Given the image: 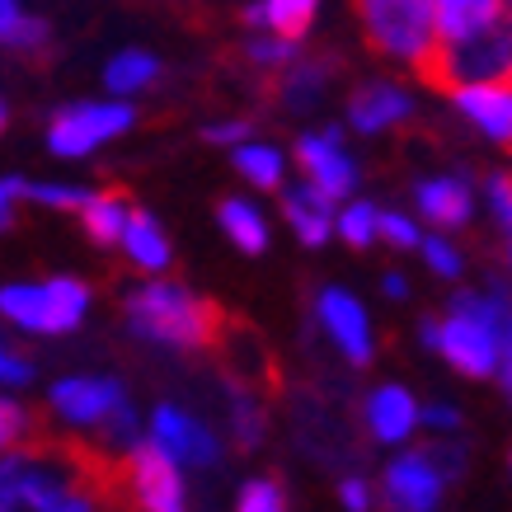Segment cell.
<instances>
[{"mask_svg": "<svg viewBox=\"0 0 512 512\" xmlns=\"http://www.w3.org/2000/svg\"><path fill=\"white\" fill-rule=\"evenodd\" d=\"M127 320L141 339L165 343V348H217L226 343V311L207 296H193L179 282H146L141 292L127 296Z\"/></svg>", "mask_w": 512, "mask_h": 512, "instance_id": "cell-1", "label": "cell"}, {"mask_svg": "<svg viewBox=\"0 0 512 512\" xmlns=\"http://www.w3.org/2000/svg\"><path fill=\"white\" fill-rule=\"evenodd\" d=\"M423 85L442 94H456L466 85H489V80H508L512 71V5H503L484 29L451 38V43H428L423 57L414 62Z\"/></svg>", "mask_w": 512, "mask_h": 512, "instance_id": "cell-2", "label": "cell"}, {"mask_svg": "<svg viewBox=\"0 0 512 512\" xmlns=\"http://www.w3.org/2000/svg\"><path fill=\"white\" fill-rule=\"evenodd\" d=\"M90 287L76 278H47V282H10L0 287V315L15 320L33 334H66L85 320Z\"/></svg>", "mask_w": 512, "mask_h": 512, "instance_id": "cell-3", "label": "cell"}, {"mask_svg": "<svg viewBox=\"0 0 512 512\" xmlns=\"http://www.w3.org/2000/svg\"><path fill=\"white\" fill-rule=\"evenodd\" d=\"M437 353L451 357V367L466 376H489L498 367V301L484 296H456L451 315L437 325Z\"/></svg>", "mask_w": 512, "mask_h": 512, "instance_id": "cell-4", "label": "cell"}, {"mask_svg": "<svg viewBox=\"0 0 512 512\" xmlns=\"http://www.w3.org/2000/svg\"><path fill=\"white\" fill-rule=\"evenodd\" d=\"M353 10L381 57L414 66L433 43V0H353Z\"/></svg>", "mask_w": 512, "mask_h": 512, "instance_id": "cell-5", "label": "cell"}, {"mask_svg": "<svg viewBox=\"0 0 512 512\" xmlns=\"http://www.w3.org/2000/svg\"><path fill=\"white\" fill-rule=\"evenodd\" d=\"M137 113L127 109V104H76V109H62L47 127V146L66 160H80L90 156L99 141L118 137L132 127Z\"/></svg>", "mask_w": 512, "mask_h": 512, "instance_id": "cell-6", "label": "cell"}, {"mask_svg": "<svg viewBox=\"0 0 512 512\" xmlns=\"http://www.w3.org/2000/svg\"><path fill=\"white\" fill-rule=\"evenodd\" d=\"M127 489L137 494L141 512H184V484L174 470V456L156 442H137L127 456Z\"/></svg>", "mask_w": 512, "mask_h": 512, "instance_id": "cell-7", "label": "cell"}, {"mask_svg": "<svg viewBox=\"0 0 512 512\" xmlns=\"http://www.w3.org/2000/svg\"><path fill=\"white\" fill-rule=\"evenodd\" d=\"M296 160H301L306 184L320 188L329 202H334V198H348V193L357 188L353 160L339 151V127H329L325 137H301V141H296Z\"/></svg>", "mask_w": 512, "mask_h": 512, "instance_id": "cell-8", "label": "cell"}, {"mask_svg": "<svg viewBox=\"0 0 512 512\" xmlns=\"http://www.w3.org/2000/svg\"><path fill=\"white\" fill-rule=\"evenodd\" d=\"M442 470L433 466L428 451H409L386 470V503L395 512H433L442 498Z\"/></svg>", "mask_w": 512, "mask_h": 512, "instance_id": "cell-9", "label": "cell"}, {"mask_svg": "<svg viewBox=\"0 0 512 512\" xmlns=\"http://www.w3.org/2000/svg\"><path fill=\"white\" fill-rule=\"evenodd\" d=\"M113 404H123V386L113 376H66L52 386V409L66 423H104Z\"/></svg>", "mask_w": 512, "mask_h": 512, "instance_id": "cell-10", "label": "cell"}, {"mask_svg": "<svg viewBox=\"0 0 512 512\" xmlns=\"http://www.w3.org/2000/svg\"><path fill=\"white\" fill-rule=\"evenodd\" d=\"M320 320H325V329L334 334V343L348 353L353 367H367V362H372V329H367V315H362V306H357L353 296L339 292V287H329V292L320 296Z\"/></svg>", "mask_w": 512, "mask_h": 512, "instance_id": "cell-11", "label": "cell"}, {"mask_svg": "<svg viewBox=\"0 0 512 512\" xmlns=\"http://www.w3.org/2000/svg\"><path fill=\"white\" fill-rule=\"evenodd\" d=\"M151 428H156V442L165 456H174V461H193V466H212L217 461V437L207 433L198 419H184L179 409H156V419H151Z\"/></svg>", "mask_w": 512, "mask_h": 512, "instance_id": "cell-12", "label": "cell"}, {"mask_svg": "<svg viewBox=\"0 0 512 512\" xmlns=\"http://www.w3.org/2000/svg\"><path fill=\"white\" fill-rule=\"evenodd\" d=\"M451 99H456V109L466 113L475 127H484L494 141L512 146V85H498V80L466 85V90H456Z\"/></svg>", "mask_w": 512, "mask_h": 512, "instance_id": "cell-13", "label": "cell"}, {"mask_svg": "<svg viewBox=\"0 0 512 512\" xmlns=\"http://www.w3.org/2000/svg\"><path fill=\"white\" fill-rule=\"evenodd\" d=\"M282 212L292 221V231L301 235V245H325L334 231V202L311 184H296L282 193Z\"/></svg>", "mask_w": 512, "mask_h": 512, "instance_id": "cell-14", "label": "cell"}, {"mask_svg": "<svg viewBox=\"0 0 512 512\" xmlns=\"http://www.w3.org/2000/svg\"><path fill=\"white\" fill-rule=\"evenodd\" d=\"M348 118H353L357 132L390 127V123H400V118H409V94L395 90L390 80H372V85L353 90V99H348Z\"/></svg>", "mask_w": 512, "mask_h": 512, "instance_id": "cell-15", "label": "cell"}, {"mask_svg": "<svg viewBox=\"0 0 512 512\" xmlns=\"http://www.w3.org/2000/svg\"><path fill=\"white\" fill-rule=\"evenodd\" d=\"M367 423H372L376 442H400V437L414 433V423H419V404L414 395L400 386H381L367 400Z\"/></svg>", "mask_w": 512, "mask_h": 512, "instance_id": "cell-16", "label": "cell"}, {"mask_svg": "<svg viewBox=\"0 0 512 512\" xmlns=\"http://www.w3.org/2000/svg\"><path fill=\"white\" fill-rule=\"evenodd\" d=\"M123 249L132 254V264H141L146 273H160V268H170V245H165V235L160 226L141 207H127V221H123Z\"/></svg>", "mask_w": 512, "mask_h": 512, "instance_id": "cell-17", "label": "cell"}, {"mask_svg": "<svg viewBox=\"0 0 512 512\" xmlns=\"http://www.w3.org/2000/svg\"><path fill=\"white\" fill-rule=\"evenodd\" d=\"M498 10H503V0H433L437 43H451V38H466V33L484 29Z\"/></svg>", "mask_w": 512, "mask_h": 512, "instance_id": "cell-18", "label": "cell"}, {"mask_svg": "<svg viewBox=\"0 0 512 512\" xmlns=\"http://www.w3.org/2000/svg\"><path fill=\"white\" fill-rule=\"evenodd\" d=\"M419 207H423V217L433 221V226H442V231L470 221V193L461 179H428L419 188Z\"/></svg>", "mask_w": 512, "mask_h": 512, "instance_id": "cell-19", "label": "cell"}, {"mask_svg": "<svg viewBox=\"0 0 512 512\" xmlns=\"http://www.w3.org/2000/svg\"><path fill=\"white\" fill-rule=\"evenodd\" d=\"M80 217H85V231H90L94 245H113L123 235V221H127V198L118 188L109 193H90L80 202Z\"/></svg>", "mask_w": 512, "mask_h": 512, "instance_id": "cell-20", "label": "cell"}, {"mask_svg": "<svg viewBox=\"0 0 512 512\" xmlns=\"http://www.w3.org/2000/svg\"><path fill=\"white\" fill-rule=\"evenodd\" d=\"M217 217H221V226H226V235H231L245 254H264V249H268V226H264V217H259L249 202L226 198L217 207Z\"/></svg>", "mask_w": 512, "mask_h": 512, "instance_id": "cell-21", "label": "cell"}, {"mask_svg": "<svg viewBox=\"0 0 512 512\" xmlns=\"http://www.w3.org/2000/svg\"><path fill=\"white\" fill-rule=\"evenodd\" d=\"M315 5H320V0H264V24L278 29V38L296 43V38H306V29L315 24Z\"/></svg>", "mask_w": 512, "mask_h": 512, "instance_id": "cell-22", "label": "cell"}, {"mask_svg": "<svg viewBox=\"0 0 512 512\" xmlns=\"http://www.w3.org/2000/svg\"><path fill=\"white\" fill-rule=\"evenodd\" d=\"M329 71H334L329 57H315V62H301V66L287 62V76L278 80L282 99H287V104H311L315 94H320V85L329 80Z\"/></svg>", "mask_w": 512, "mask_h": 512, "instance_id": "cell-23", "label": "cell"}, {"mask_svg": "<svg viewBox=\"0 0 512 512\" xmlns=\"http://www.w3.org/2000/svg\"><path fill=\"white\" fill-rule=\"evenodd\" d=\"M160 76L156 57H146V52H123V57H113L104 80H109V90L127 94V90H141V85H151Z\"/></svg>", "mask_w": 512, "mask_h": 512, "instance_id": "cell-24", "label": "cell"}, {"mask_svg": "<svg viewBox=\"0 0 512 512\" xmlns=\"http://www.w3.org/2000/svg\"><path fill=\"white\" fill-rule=\"evenodd\" d=\"M235 170L259 188H278L282 184V156L273 151V146H240V151H235Z\"/></svg>", "mask_w": 512, "mask_h": 512, "instance_id": "cell-25", "label": "cell"}, {"mask_svg": "<svg viewBox=\"0 0 512 512\" xmlns=\"http://www.w3.org/2000/svg\"><path fill=\"white\" fill-rule=\"evenodd\" d=\"M339 231H343V240H348L353 249H367V245H372V235H376V207L353 202V207L339 217Z\"/></svg>", "mask_w": 512, "mask_h": 512, "instance_id": "cell-26", "label": "cell"}, {"mask_svg": "<svg viewBox=\"0 0 512 512\" xmlns=\"http://www.w3.org/2000/svg\"><path fill=\"white\" fill-rule=\"evenodd\" d=\"M24 198L43 202V207H62V212H80V202L90 198V188H71V184H24Z\"/></svg>", "mask_w": 512, "mask_h": 512, "instance_id": "cell-27", "label": "cell"}, {"mask_svg": "<svg viewBox=\"0 0 512 512\" xmlns=\"http://www.w3.org/2000/svg\"><path fill=\"white\" fill-rule=\"evenodd\" d=\"M259 437H264V409L249 400V395H235V442L240 447H259Z\"/></svg>", "mask_w": 512, "mask_h": 512, "instance_id": "cell-28", "label": "cell"}, {"mask_svg": "<svg viewBox=\"0 0 512 512\" xmlns=\"http://www.w3.org/2000/svg\"><path fill=\"white\" fill-rule=\"evenodd\" d=\"M240 512H287L282 484L278 480H254V484H245V494H240Z\"/></svg>", "mask_w": 512, "mask_h": 512, "instance_id": "cell-29", "label": "cell"}, {"mask_svg": "<svg viewBox=\"0 0 512 512\" xmlns=\"http://www.w3.org/2000/svg\"><path fill=\"white\" fill-rule=\"evenodd\" d=\"M0 43L5 47H15V52H38V47L47 43V24L43 19H29V15H19L10 29L0 33Z\"/></svg>", "mask_w": 512, "mask_h": 512, "instance_id": "cell-30", "label": "cell"}, {"mask_svg": "<svg viewBox=\"0 0 512 512\" xmlns=\"http://www.w3.org/2000/svg\"><path fill=\"white\" fill-rule=\"evenodd\" d=\"M245 57L254 66H264V71H273V66H287L296 62V43H287V38H278V43H249Z\"/></svg>", "mask_w": 512, "mask_h": 512, "instance_id": "cell-31", "label": "cell"}, {"mask_svg": "<svg viewBox=\"0 0 512 512\" xmlns=\"http://www.w3.org/2000/svg\"><path fill=\"white\" fill-rule=\"evenodd\" d=\"M498 367H503V390L512 400V306L498 301Z\"/></svg>", "mask_w": 512, "mask_h": 512, "instance_id": "cell-32", "label": "cell"}, {"mask_svg": "<svg viewBox=\"0 0 512 512\" xmlns=\"http://www.w3.org/2000/svg\"><path fill=\"white\" fill-rule=\"evenodd\" d=\"M376 231L386 235L395 249H414V245H419V231H414V221L395 217V212H376Z\"/></svg>", "mask_w": 512, "mask_h": 512, "instance_id": "cell-33", "label": "cell"}, {"mask_svg": "<svg viewBox=\"0 0 512 512\" xmlns=\"http://www.w3.org/2000/svg\"><path fill=\"white\" fill-rule=\"evenodd\" d=\"M24 428H29V414L15 400H0V451L15 447L19 437H24Z\"/></svg>", "mask_w": 512, "mask_h": 512, "instance_id": "cell-34", "label": "cell"}, {"mask_svg": "<svg viewBox=\"0 0 512 512\" xmlns=\"http://www.w3.org/2000/svg\"><path fill=\"white\" fill-rule=\"evenodd\" d=\"M104 433H109V442H132L137 437V414H132V404H113L109 414H104Z\"/></svg>", "mask_w": 512, "mask_h": 512, "instance_id": "cell-35", "label": "cell"}, {"mask_svg": "<svg viewBox=\"0 0 512 512\" xmlns=\"http://www.w3.org/2000/svg\"><path fill=\"white\" fill-rule=\"evenodd\" d=\"M489 202H494L498 226L512 231V179L508 174H489Z\"/></svg>", "mask_w": 512, "mask_h": 512, "instance_id": "cell-36", "label": "cell"}, {"mask_svg": "<svg viewBox=\"0 0 512 512\" xmlns=\"http://www.w3.org/2000/svg\"><path fill=\"white\" fill-rule=\"evenodd\" d=\"M423 254H428V264H433V273H442V278H456L461 273V259H456V249L447 245V240H419Z\"/></svg>", "mask_w": 512, "mask_h": 512, "instance_id": "cell-37", "label": "cell"}, {"mask_svg": "<svg viewBox=\"0 0 512 512\" xmlns=\"http://www.w3.org/2000/svg\"><path fill=\"white\" fill-rule=\"evenodd\" d=\"M29 376H33L29 362H24L19 353H10V348L0 343V386H24Z\"/></svg>", "mask_w": 512, "mask_h": 512, "instance_id": "cell-38", "label": "cell"}, {"mask_svg": "<svg viewBox=\"0 0 512 512\" xmlns=\"http://www.w3.org/2000/svg\"><path fill=\"white\" fill-rule=\"evenodd\" d=\"M15 198H24V179H0V231L15 221Z\"/></svg>", "mask_w": 512, "mask_h": 512, "instance_id": "cell-39", "label": "cell"}, {"mask_svg": "<svg viewBox=\"0 0 512 512\" xmlns=\"http://www.w3.org/2000/svg\"><path fill=\"white\" fill-rule=\"evenodd\" d=\"M339 494H343V503H348V512H367V508H372V498H367V484H362V480H343Z\"/></svg>", "mask_w": 512, "mask_h": 512, "instance_id": "cell-40", "label": "cell"}, {"mask_svg": "<svg viewBox=\"0 0 512 512\" xmlns=\"http://www.w3.org/2000/svg\"><path fill=\"white\" fill-rule=\"evenodd\" d=\"M249 137V123H221V127H207V141H245Z\"/></svg>", "mask_w": 512, "mask_h": 512, "instance_id": "cell-41", "label": "cell"}, {"mask_svg": "<svg viewBox=\"0 0 512 512\" xmlns=\"http://www.w3.org/2000/svg\"><path fill=\"white\" fill-rule=\"evenodd\" d=\"M428 423H433V428H456V409H447V404H433V409H428Z\"/></svg>", "mask_w": 512, "mask_h": 512, "instance_id": "cell-42", "label": "cell"}, {"mask_svg": "<svg viewBox=\"0 0 512 512\" xmlns=\"http://www.w3.org/2000/svg\"><path fill=\"white\" fill-rule=\"evenodd\" d=\"M15 19H19V5H15V0H0V33L10 29Z\"/></svg>", "mask_w": 512, "mask_h": 512, "instance_id": "cell-43", "label": "cell"}, {"mask_svg": "<svg viewBox=\"0 0 512 512\" xmlns=\"http://www.w3.org/2000/svg\"><path fill=\"white\" fill-rule=\"evenodd\" d=\"M386 292L390 296H404V278H386Z\"/></svg>", "mask_w": 512, "mask_h": 512, "instance_id": "cell-44", "label": "cell"}, {"mask_svg": "<svg viewBox=\"0 0 512 512\" xmlns=\"http://www.w3.org/2000/svg\"><path fill=\"white\" fill-rule=\"evenodd\" d=\"M508 264H512V231H508Z\"/></svg>", "mask_w": 512, "mask_h": 512, "instance_id": "cell-45", "label": "cell"}, {"mask_svg": "<svg viewBox=\"0 0 512 512\" xmlns=\"http://www.w3.org/2000/svg\"><path fill=\"white\" fill-rule=\"evenodd\" d=\"M0 127H5V109H0Z\"/></svg>", "mask_w": 512, "mask_h": 512, "instance_id": "cell-46", "label": "cell"}, {"mask_svg": "<svg viewBox=\"0 0 512 512\" xmlns=\"http://www.w3.org/2000/svg\"><path fill=\"white\" fill-rule=\"evenodd\" d=\"M0 512H10V508H0Z\"/></svg>", "mask_w": 512, "mask_h": 512, "instance_id": "cell-47", "label": "cell"}, {"mask_svg": "<svg viewBox=\"0 0 512 512\" xmlns=\"http://www.w3.org/2000/svg\"><path fill=\"white\" fill-rule=\"evenodd\" d=\"M508 76H512V71H508Z\"/></svg>", "mask_w": 512, "mask_h": 512, "instance_id": "cell-48", "label": "cell"}]
</instances>
